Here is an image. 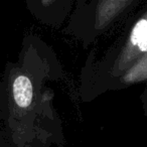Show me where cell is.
<instances>
[{"label": "cell", "instance_id": "obj_1", "mask_svg": "<svg viewBox=\"0 0 147 147\" xmlns=\"http://www.w3.org/2000/svg\"><path fill=\"white\" fill-rule=\"evenodd\" d=\"M12 95L15 104L19 108H28L33 99V87L30 79L24 75L17 76L12 84Z\"/></svg>", "mask_w": 147, "mask_h": 147}]
</instances>
